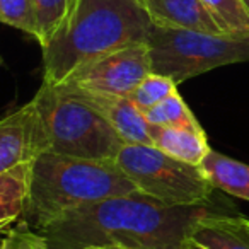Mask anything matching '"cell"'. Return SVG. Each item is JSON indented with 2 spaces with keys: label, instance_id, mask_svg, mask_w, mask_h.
I'll return each instance as SVG.
<instances>
[{
  "label": "cell",
  "instance_id": "6da1fadb",
  "mask_svg": "<svg viewBox=\"0 0 249 249\" xmlns=\"http://www.w3.org/2000/svg\"><path fill=\"white\" fill-rule=\"evenodd\" d=\"M235 213L212 200L167 205L142 191L84 205L39 231L48 249H184L203 220Z\"/></svg>",
  "mask_w": 249,
  "mask_h": 249
},
{
  "label": "cell",
  "instance_id": "e0dca14e",
  "mask_svg": "<svg viewBox=\"0 0 249 249\" xmlns=\"http://www.w3.org/2000/svg\"><path fill=\"white\" fill-rule=\"evenodd\" d=\"M77 0H35L38 18V43L45 48L72 12Z\"/></svg>",
  "mask_w": 249,
  "mask_h": 249
},
{
  "label": "cell",
  "instance_id": "603a6c76",
  "mask_svg": "<svg viewBox=\"0 0 249 249\" xmlns=\"http://www.w3.org/2000/svg\"><path fill=\"white\" fill-rule=\"evenodd\" d=\"M242 2H244V5L248 7V11H249V0H242Z\"/></svg>",
  "mask_w": 249,
  "mask_h": 249
},
{
  "label": "cell",
  "instance_id": "ba28073f",
  "mask_svg": "<svg viewBox=\"0 0 249 249\" xmlns=\"http://www.w3.org/2000/svg\"><path fill=\"white\" fill-rule=\"evenodd\" d=\"M46 154V140L35 101L0 121V173Z\"/></svg>",
  "mask_w": 249,
  "mask_h": 249
},
{
  "label": "cell",
  "instance_id": "8992f818",
  "mask_svg": "<svg viewBox=\"0 0 249 249\" xmlns=\"http://www.w3.org/2000/svg\"><path fill=\"white\" fill-rule=\"evenodd\" d=\"M114 162L137 190L167 205L203 203L215 190L200 166L174 159L154 145L124 143Z\"/></svg>",
  "mask_w": 249,
  "mask_h": 249
},
{
  "label": "cell",
  "instance_id": "9a60e30c",
  "mask_svg": "<svg viewBox=\"0 0 249 249\" xmlns=\"http://www.w3.org/2000/svg\"><path fill=\"white\" fill-rule=\"evenodd\" d=\"M145 118L149 124L157 126H184V128L200 130L201 124L188 107L186 101L181 97L179 92L171 94L164 101H160L157 106L145 111Z\"/></svg>",
  "mask_w": 249,
  "mask_h": 249
},
{
  "label": "cell",
  "instance_id": "277c9868",
  "mask_svg": "<svg viewBox=\"0 0 249 249\" xmlns=\"http://www.w3.org/2000/svg\"><path fill=\"white\" fill-rule=\"evenodd\" d=\"M33 101L41 120L46 152L114 160L124 145L109 121L63 84L41 82Z\"/></svg>",
  "mask_w": 249,
  "mask_h": 249
},
{
  "label": "cell",
  "instance_id": "9c48e42d",
  "mask_svg": "<svg viewBox=\"0 0 249 249\" xmlns=\"http://www.w3.org/2000/svg\"><path fill=\"white\" fill-rule=\"evenodd\" d=\"M80 99L97 109L111 123L120 139L124 143H139V145H152L150 137V124L145 118V113L137 106L130 96H106V94H94L87 90L77 89L70 84H63Z\"/></svg>",
  "mask_w": 249,
  "mask_h": 249
},
{
  "label": "cell",
  "instance_id": "7402d4cb",
  "mask_svg": "<svg viewBox=\"0 0 249 249\" xmlns=\"http://www.w3.org/2000/svg\"><path fill=\"white\" fill-rule=\"evenodd\" d=\"M89 249H120V248H89Z\"/></svg>",
  "mask_w": 249,
  "mask_h": 249
},
{
  "label": "cell",
  "instance_id": "7c38bea8",
  "mask_svg": "<svg viewBox=\"0 0 249 249\" xmlns=\"http://www.w3.org/2000/svg\"><path fill=\"white\" fill-rule=\"evenodd\" d=\"M191 242L205 249H249V218L237 212L207 218L195 229Z\"/></svg>",
  "mask_w": 249,
  "mask_h": 249
},
{
  "label": "cell",
  "instance_id": "30bf717a",
  "mask_svg": "<svg viewBox=\"0 0 249 249\" xmlns=\"http://www.w3.org/2000/svg\"><path fill=\"white\" fill-rule=\"evenodd\" d=\"M140 2L154 26L225 35L200 0H140Z\"/></svg>",
  "mask_w": 249,
  "mask_h": 249
},
{
  "label": "cell",
  "instance_id": "8fae6325",
  "mask_svg": "<svg viewBox=\"0 0 249 249\" xmlns=\"http://www.w3.org/2000/svg\"><path fill=\"white\" fill-rule=\"evenodd\" d=\"M152 145L164 154L183 162L200 166L210 152L207 133L203 128H184V126H157L150 124Z\"/></svg>",
  "mask_w": 249,
  "mask_h": 249
},
{
  "label": "cell",
  "instance_id": "ffe728a7",
  "mask_svg": "<svg viewBox=\"0 0 249 249\" xmlns=\"http://www.w3.org/2000/svg\"><path fill=\"white\" fill-rule=\"evenodd\" d=\"M2 249H48L46 237L39 231L33 229L28 222L21 220L12 229L4 231Z\"/></svg>",
  "mask_w": 249,
  "mask_h": 249
},
{
  "label": "cell",
  "instance_id": "5bb4252c",
  "mask_svg": "<svg viewBox=\"0 0 249 249\" xmlns=\"http://www.w3.org/2000/svg\"><path fill=\"white\" fill-rule=\"evenodd\" d=\"M33 162H22L0 173V227L2 231L14 224L24 213L31 190Z\"/></svg>",
  "mask_w": 249,
  "mask_h": 249
},
{
  "label": "cell",
  "instance_id": "4fadbf2b",
  "mask_svg": "<svg viewBox=\"0 0 249 249\" xmlns=\"http://www.w3.org/2000/svg\"><path fill=\"white\" fill-rule=\"evenodd\" d=\"M205 174L215 190H220L231 196L249 201V166L235 159L210 150L203 162L200 164Z\"/></svg>",
  "mask_w": 249,
  "mask_h": 249
},
{
  "label": "cell",
  "instance_id": "52a82bcc",
  "mask_svg": "<svg viewBox=\"0 0 249 249\" xmlns=\"http://www.w3.org/2000/svg\"><path fill=\"white\" fill-rule=\"evenodd\" d=\"M152 72L147 43L126 46L80 67L63 84L106 96H130Z\"/></svg>",
  "mask_w": 249,
  "mask_h": 249
},
{
  "label": "cell",
  "instance_id": "d6986e66",
  "mask_svg": "<svg viewBox=\"0 0 249 249\" xmlns=\"http://www.w3.org/2000/svg\"><path fill=\"white\" fill-rule=\"evenodd\" d=\"M0 19L4 24L38 38L35 0H0Z\"/></svg>",
  "mask_w": 249,
  "mask_h": 249
},
{
  "label": "cell",
  "instance_id": "2e32d148",
  "mask_svg": "<svg viewBox=\"0 0 249 249\" xmlns=\"http://www.w3.org/2000/svg\"><path fill=\"white\" fill-rule=\"evenodd\" d=\"M225 35L249 36V11L242 0H200Z\"/></svg>",
  "mask_w": 249,
  "mask_h": 249
},
{
  "label": "cell",
  "instance_id": "44dd1931",
  "mask_svg": "<svg viewBox=\"0 0 249 249\" xmlns=\"http://www.w3.org/2000/svg\"><path fill=\"white\" fill-rule=\"evenodd\" d=\"M184 249H205V248H200V246H196V244H193V242H190V244H188Z\"/></svg>",
  "mask_w": 249,
  "mask_h": 249
},
{
  "label": "cell",
  "instance_id": "7a4b0ae2",
  "mask_svg": "<svg viewBox=\"0 0 249 249\" xmlns=\"http://www.w3.org/2000/svg\"><path fill=\"white\" fill-rule=\"evenodd\" d=\"M150 22L140 0H77L43 50V82L63 84L104 55L147 43Z\"/></svg>",
  "mask_w": 249,
  "mask_h": 249
},
{
  "label": "cell",
  "instance_id": "5b68a950",
  "mask_svg": "<svg viewBox=\"0 0 249 249\" xmlns=\"http://www.w3.org/2000/svg\"><path fill=\"white\" fill-rule=\"evenodd\" d=\"M147 45L152 72L167 75L176 84L232 63L249 62V36L150 28Z\"/></svg>",
  "mask_w": 249,
  "mask_h": 249
},
{
  "label": "cell",
  "instance_id": "3957f363",
  "mask_svg": "<svg viewBox=\"0 0 249 249\" xmlns=\"http://www.w3.org/2000/svg\"><path fill=\"white\" fill-rule=\"evenodd\" d=\"M139 191L114 160L46 152L33 160L22 220L43 231L56 218L94 201Z\"/></svg>",
  "mask_w": 249,
  "mask_h": 249
},
{
  "label": "cell",
  "instance_id": "ac0fdd59",
  "mask_svg": "<svg viewBox=\"0 0 249 249\" xmlns=\"http://www.w3.org/2000/svg\"><path fill=\"white\" fill-rule=\"evenodd\" d=\"M174 92H178V84L171 77L150 72L139 84V87L130 94V97L145 113V111L157 106L160 101H164L166 97H169Z\"/></svg>",
  "mask_w": 249,
  "mask_h": 249
}]
</instances>
